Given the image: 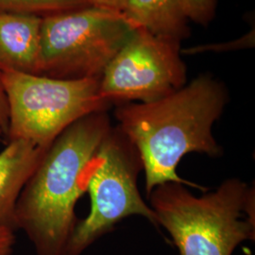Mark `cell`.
<instances>
[{
	"instance_id": "1",
	"label": "cell",
	"mask_w": 255,
	"mask_h": 255,
	"mask_svg": "<svg viewBox=\"0 0 255 255\" xmlns=\"http://www.w3.org/2000/svg\"><path fill=\"white\" fill-rule=\"evenodd\" d=\"M228 101L224 84L203 74L158 101L117 106V127L140 155L147 197L166 182L200 187L181 178L177 167L188 153H222L212 128Z\"/></svg>"
},
{
	"instance_id": "2",
	"label": "cell",
	"mask_w": 255,
	"mask_h": 255,
	"mask_svg": "<svg viewBox=\"0 0 255 255\" xmlns=\"http://www.w3.org/2000/svg\"><path fill=\"white\" fill-rule=\"evenodd\" d=\"M112 128L107 111L77 120L46 149L19 196L16 231L36 255H64L78 222L75 207L85 192L83 176Z\"/></svg>"
},
{
	"instance_id": "3",
	"label": "cell",
	"mask_w": 255,
	"mask_h": 255,
	"mask_svg": "<svg viewBox=\"0 0 255 255\" xmlns=\"http://www.w3.org/2000/svg\"><path fill=\"white\" fill-rule=\"evenodd\" d=\"M255 198V188L237 178L201 197L179 182L161 184L148 196L157 225L169 233L180 255H232L254 240Z\"/></svg>"
},
{
	"instance_id": "4",
	"label": "cell",
	"mask_w": 255,
	"mask_h": 255,
	"mask_svg": "<svg viewBox=\"0 0 255 255\" xmlns=\"http://www.w3.org/2000/svg\"><path fill=\"white\" fill-rule=\"evenodd\" d=\"M8 105L5 143L25 140L47 148L64 129L92 113L107 111L100 79L62 80L1 70Z\"/></svg>"
},
{
	"instance_id": "5",
	"label": "cell",
	"mask_w": 255,
	"mask_h": 255,
	"mask_svg": "<svg viewBox=\"0 0 255 255\" xmlns=\"http://www.w3.org/2000/svg\"><path fill=\"white\" fill-rule=\"evenodd\" d=\"M143 164L135 146L118 127L110 128L83 176L90 212L77 222L64 255H82L121 220L140 216L157 225L154 211L143 200L137 180Z\"/></svg>"
},
{
	"instance_id": "6",
	"label": "cell",
	"mask_w": 255,
	"mask_h": 255,
	"mask_svg": "<svg viewBox=\"0 0 255 255\" xmlns=\"http://www.w3.org/2000/svg\"><path fill=\"white\" fill-rule=\"evenodd\" d=\"M133 29L121 12L95 6L44 16L39 75L101 79Z\"/></svg>"
},
{
	"instance_id": "7",
	"label": "cell",
	"mask_w": 255,
	"mask_h": 255,
	"mask_svg": "<svg viewBox=\"0 0 255 255\" xmlns=\"http://www.w3.org/2000/svg\"><path fill=\"white\" fill-rule=\"evenodd\" d=\"M181 42L136 27L100 79V91L110 105L146 103L186 84Z\"/></svg>"
},
{
	"instance_id": "8",
	"label": "cell",
	"mask_w": 255,
	"mask_h": 255,
	"mask_svg": "<svg viewBox=\"0 0 255 255\" xmlns=\"http://www.w3.org/2000/svg\"><path fill=\"white\" fill-rule=\"evenodd\" d=\"M43 17L0 12V69L39 75Z\"/></svg>"
},
{
	"instance_id": "9",
	"label": "cell",
	"mask_w": 255,
	"mask_h": 255,
	"mask_svg": "<svg viewBox=\"0 0 255 255\" xmlns=\"http://www.w3.org/2000/svg\"><path fill=\"white\" fill-rule=\"evenodd\" d=\"M47 148L25 140L5 143L0 151V226L17 232L15 209L19 196Z\"/></svg>"
},
{
	"instance_id": "10",
	"label": "cell",
	"mask_w": 255,
	"mask_h": 255,
	"mask_svg": "<svg viewBox=\"0 0 255 255\" xmlns=\"http://www.w3.org/2000/svg\"><path fill=\"white\" fill-rule=\"evenodd\" d=\"M123 16L134 27L182 43L190 35L181 0H126Z\"/></svg>"
},
{
	"instance_id": "11",
	"label": "cell",
	"mask_w": 255,
	"mask_h": 255,
	"mask_svg": "<svg viewBox=\"0 0 255 255\" xmlns=\"http://www.w3.org/2000/svg\"><path fill=\"white\" fill-rule=\"evenodd\" d=\"M94 6L92 0H0V12H27L42 17Z\"/></svg>"
},
{
	"instance_id": "12",
	"label": "cell",
	"mask_w": 255,
	"mask_h": 255,
	"mask_svg": "<svg viewBox=\"0 0 255 255\" xmlns=\"http://www.w3.org/2000/svg\"><path fill=\"white\" fill-rule=\"evenodd\" d=\"M255 44V28L253 27L246 34L230 42H224L219 44H208L192 46L187 48H182V55H194L204 52H222V51H235L252 48Z\"/></svg>"
},
{
	"instance_id": "13",
	"label": "cell",
	"mask_w": 255,
	"mask_h": 255,
	"mask_svg": "<svg viewBox=\"0 0 255 255\" xmlns=\"http://www.w3.org/2000/svg\"><path fill=\"white\" fill-rule=\"evenodd\" d=\"M182 9L189 21L207 26L215 17L218 0H181Z\"/></svg>"
},
{
	"instance_id": "14",
	"label": "cell",
	"mask_w": 255,
	"mask_h": 255,
	"mask_svg": "<svg viewBox=\"0 0 255 255\" xmlns=\"http://www.w3.org/2000/svg\"><path fill=\"white\" fill-rule=\"evenodd\" d=\"M15 241V231L0 226V255H12Z\"/></svg>"
},
{
	"instance_id": "15",
	"label": "cell",
	"mask_w": 255,
	"mask_h": 255,
	"mask_svg": "<svg viewBox=\"0 0 255 255\" xmlns=\"http://www.w3.org/2000/svg\"><path fill=\"white\" fill-rule=\"evenodd\" d=\"M8 119H9L8 105H7L6 96H5L2 82H1V69H0V131L4 134V136L6 135V131L8 128Z\"/></svg>"
},
{
	"instance_id": "16",
	"label": "cell",
	"mask_w": 255,
	"mask_h": 255,
	"mask_svg": "<svg viewBox=\"0 0 255 255\" xmlns=\"http://www.w3.org/2000/svg\"><path fill=\"white\" fill-rule=\"evenodd\" d=\"M92 2L95 7L122 13L126 0H92Z\"/></svg>"
},
{
	"instance_id": "17",
	"label": "cell",
	"mask_w": 255,
	"mask_h": 255,
	"mask_svg": "<svg viewBox=\"0 0 255 255\" xmlns=\"http://www.w3.org/2000/svg\"><path fill=\"white\" fill-rule=\"evenodd\" d=\"M1 142H4L5 143V136H4V134L0 131V143Z\"/></svg>"
}]
</instances>
